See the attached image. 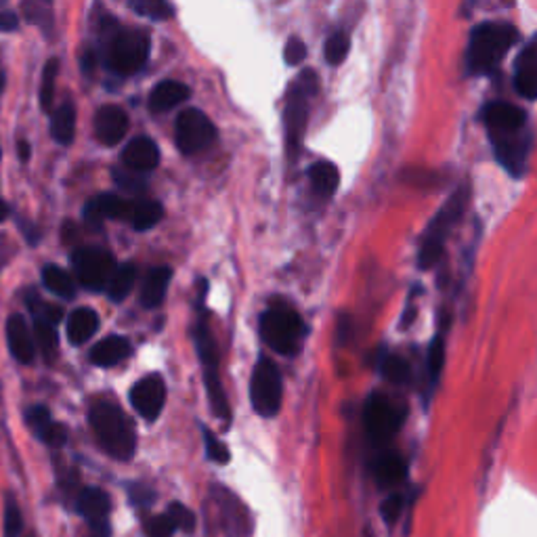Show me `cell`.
Wrapping results in <instances>:
<instances>
[{
  "mask_svg": "<svg viewBox=\"0 0 537 537\" xmlns=\"http://www.w3.org/2000/svg\"><path fill=\"white\" fill-rule=\"evenodd\" d=\"M518 40V30L502 21H487L472 30L471 44H468V70L477 76L491 74L502 64L508 51Z\"/></svg>",
  "mask_w": 537,
  "mask_h": 537,
  "instance_id": "obj_1",
  "label": "cell"
},
{
  "mask_svg": "<svg viewBox=\"0 0 537 537\" xmlns=\"http://www.w3.org/2000/svg\"><path fill=\"white\" fill-rule=\"evenodd\" d=\"M97 441L112 458L130 460L136 451V432L127 414L113 403H97L89 414Z\"/></svg>",
  "mask_w": 537,
  "mask_h": 537,
  "instance_id": "obj_2",
  "label": "cell"
},
{
  "mask_svg": "<svg viewBox=\"0 0 537 537\" xmlns=\"http://www.w3.org/2000/svg\"><path fill=\"white\" fill-rule=\"evenodd\" d=\"M150 57V38L141 30L116 27L105 40V66L118 76H133Z\"/></svg>",
  "mask_w": 537,
  "mask_h": 537,
  "instance_id": "obj_3",
  "label": "cell"
},
{
  "mask_svg": "<svg viewBox=\"0 0 537 537\" xmlns=\"http://www.w3.org/2000/svg\"><path fill=\"white\" fill-rule=\"evenodd\" d=\"M466 199H468V187L462 185L460 190L443 204V208L435 214L431 225L426 227L418 254V265L422 268H431L432 265H437L439 259H441L445 239H448L451 230L458 225L462 214H464Z\"/></svg>",
  "mask_w": 537,
  "mask_h": 537,
  "instance_id": "obj_4",
  "label": "cell"
},
{
  "mask_svg": "<svg viewBox=\"0 0 537 537\" xmlns=\"http://www.w3.org/2000/svg\"><path fill=\"white\" fill-rule=\"evenodd\" d=\"M302 319L290 307H271L261 317V336L279 355L292 357L302 345Z\"/></svg>",
  "mask_w": 537,
  "mask_h": 537,
  "instance_id": "obj_5",
  "label": "cell"
},
{
  "mask_svg": "<svg viewBox=\"0 0 537 537\" xmlns=\"http://www.w3.org/2000/svg\"><path fill=\"white\" fill-rule=\"evenodd\" d=\"M317 93V76L315 72L305 70L296 78L292 90L288 95V105L284 112V124H285V143H288L290 156H294L299 150V143L302 139L307 127L308 116V99Z\"/></svg>",
  "mask_w": 537,
  "mask_h": 537,
  "instance_id": "obj_6",
  "label": "cell"
},
{
  "mask_svg": "<svg viewBox=\"0 0 537 537\" xmlns=\"http://www.w3.org/2000/svg\"><path fill=\"white\" fill-rule=\"evenodd\" d=\"M284 386L277 365L268 357H261L254 365L253 380H250V401L259 416L271 418L282 408Z\"/></svg>",
  "mask_w": 537,
  "mask_h": 537,
  "instance_id": "obj_7",
  "label": "cell"
},
{
  "mask_svg": "<svg viewBox=\"0 0 537 537\" xmlns=\"http://www.w3.org/2000/svg\"><path fill=\"white\" fill-rule=\"evenodd\" d=\"M365 428L374 445H385L397 435L403 424V409L382 393H371L363 409Z\"/></svg>",
  "mask_w": 537,
  "mask_h": 537,
  "instance_id": "obj_8",
  "label": "cell"
},
{
  "mask_svg": "<svg viewBox=\"0 0 537 537\" xmlns=\"http://www.w3.org/2000/svg\"><path fill=\"white\" fill-rule=\"evenodd\" d=\"M175 139L176 145L183 153L191 156L206 150L216 139V128L213 120L206 116L204 112L190 107V110L181 112L175 124Z\"/></svg>",
  "mask_w": 537,
  "mask_h": 537,
  "instance_id": "obj_9",
  "label": "cell"
},
{
  "mask_svg": "<svg viewBox=\"0 0 537 537\" xmlns=\"http://www.w3.org/2000/svg\"><path fill=\"white\" fill-rule=\"evenodd\" d=\"M72 265L76 271L78 282L87 290L99 292L107 285L113 271V259L107 250L103 248H78L72 254Z\"/></svg>",
  "mask_w": 537,
  "mask_h": 537,
  "instance_id": "obj_10",
  "label": "cell"
},
{
  "mask_svg": "<svg viewBox=\"0 0 537 537\" xmlns=\"http://www.w3.org/2000/svg\"><path fill=\"white\" fill-rule=\"evenodd\" d=\"M164 401H167V386H164V380L158 374L145 376L130 391V403H133L136 414L147 422L158 418L164 408Z\"/></svg>",
  "mask_w": 537,
  "mask_h": 537,
  "instance_id": "obj_11",
  "label": "cell"
},
{
  "mask_svg": "<svg viewBox=\"0 0 537 537\" xmlns=\"http://www.w3.org/2000/svg\"><path fill=\"white\" fill-rule=\"evenodd\" d=\"M483 118L491 135L518 133V130L525 128V122H527V113H525L521 107L504 101L489 103V105L485 107Z\"/></svg>",
  "mask_w": 537,
  "mask_h": 537,
  "instance_id": "obj_12",
  "label": "cell"
},
{
  "mask_svg": "<svg viewBox=\"0 0 537 537\" xmlns=\"http://www.w3.org/2000/svg\"><path fill=\"white\" fill-rule=\"evenodd\" d=\"M128 130V116L122 107L105 105L95 116V135L103 145H118Z\"/></svg>",
  "mask_w": 537,
  "mask_h": 537,
  "instance_id": "obj_13",
  "label": "cell"
},
{
  "mask_svg": "<svg viewBox=\"0 0 537 537\" xmlns=\"http://www.w3.org/2000/svg\"><path fill=\"white\" fill-rule=\"evenodd\" d=\"M78 512L89 521L90 529L110 527V510L112 502L110 495L99 487H87L80 491L78 495Z\"/></svg>",
  "mask_w": 537,
  "mask_h": 537,
  "instance_id": "obj_14",
  "label": "cell"
},
{
  "mask_svg": "<svg viewBox=\"0 0 537 537\" xmlns=\"http://www.w3.org/2000/svg\"><path fill=\"white\" fill-rule=\"evenodd\" d=\"M128 206L130 202L122 199L116 193H99L95 196L84 208V219H87L89 225L99 227L101 221L105 219H120L127 221L128 214Z\"/></svg>",
  "mask_w": 537,
  "mask_h": 537,
  "instance_id": "obj_15",
  "label": "cell"
},
{
  "mask_svg": "<svg viewBox=\"0 0 537 537\" xmlns=\"http://www.w3.org/2000/svg\"><path fill=\"white\" fill-rule=\"evenodd\" d=\"M514 87L518 95L533 101L537 97V51L535 40H529L527 47L521 51L517 59V72H514Z\"/></svg>",
  "mask_w": 537,
  "mask_h": 537,
  "instance_id": "obj_16",
  "label": "cell"
},
{
  "mask_svg": "<svg viewBox=\"0 0 537 537\" xmlns=\"http://www.w3.org/2000/svg\"><path fill=\"white\" fill-rule=\"evenodd\" d=\"M523 130L518 133H508V135H491L494 141L495 156L504 167L510 170L512 175H521L525 167V145H523Z\"/></svg>",
  "mask_w": 537,
  "mask_h": 537,
  "instance_id": "obj_17",
  "label": "cell"
},
{
  "mask_svg": "<svg viewBox=\"0 0 537 537\" xmlns=\"http://www.w3.org/2000/svg\"><path fill=\"white\" fill-rule=\"evenodd\" d=\"M122 160L133 173H145V170H153L160 164V150L156 143L147 136H136L127 145Z\"/></svg>",
  "mask_w": 537,
  "mask_h": 537,
  "instance_id": "obj_18",
  "label": "cell"
},
{
  "mask_svg": "<svg viewBox=\"0 0 537 537\" xmlns=\"http://www.w3.org/2000/svg\"><path fill=\"white\" fill-rule=\"evenodd\" d=\"M7 340H9V348L13 353V357L19 363H32L34 355H36V345H34V339L27 330L26 319L21 315H13L7 322Z\"/></svg>",
  "mask_w": 537,
  "mask_h": 537,
  "instance_id": "obj_19",
  "label": "cell"
},
{
  "mask_svg": "<svg viewBox=\"0 0 537 537\" xmlns=\"http://www.w3.org/2000/svg\"><path fill=\"white\" fill-rule=\"evenodd\" d=\"M190 97V89L187 84L179 82V80H162L150 95V110L156 113L168 112L179 105Z\"/></svg>",
  "mask_w": 537,
  "mask_h": 537,
  "instance_id": "obj_20",
  "label": "cell"
},
{
  "mask_svg": "<svg viewBox=\"0 0 537 537\" xmlns=\"http://www.w3.org/2000/svg\"><path fill=\"white\" fill-rule=\"evenodd\" d=\"M170 279H173V268L167 265L153 267L152 271L147 273L145 282H143V288H141L143 307L153 308V307L162 305L164 296H167Z\"/></svg>",
  "mask_w": 537,
  "mask_h": 537,
  "instance_id": "obj_21",
  "label": "cell"
},
{
  "mask_svg": "<svg viewBox=\"0 0 537 537\" xmlns=\"http://www.w3.org/2000/svg\"><path fill=\"white\" fill-rule=\"evenodd\" d=\"M130 355V342L124 336H110V339L101 340L99 345L93 346L90 351V362L101 368H112L120 362H124Z\"/></svg>",
  "mask_w": 537,
  "mask_h": 537,
  "instance_id": "obj_22",
  "label": "cell"
},
{
  "mask_svg": "<svg viewBox=\"0 0 537 537\" xmlns=\"http://www.w3.org/2000/svg\"><path fill=\"white\" fill-rule=\"evenodd\" d=\"M97 328H99V315L93 308H76L67 317V339H70L72 345H84V342L90 340V336H95Z\"/></svg>",
  "mask_w": 537,
  "mask_h": 537,
  "instance_id": "obj_23",
  "label": "cell"
},
{
  "mask_svg": "<svg viewBox=\"0 0 537 537\" xmlns=\"http://www.w3.org/2000/svg\"><path fill=\"white\" fill-rule=\"evenodd\" d=\"M374 479L380 487H395L405 479V462L397 454H382L374 460Z\"/></svg>",
  "mask_w": 537,
  "mask_h": 537,
  "instance_id": "obj_24",
  "label": "cell"
},
{
  "mask_svg": "<svg viewBox=\"0 0 537 537\" xmlns=\"http://www.w3.org/2000/svg\"><path fill=\"white\" fill-rule=\"evenodd\" d=\"M308 181H311L313 191L323 198H330L334 196L336 190H339L340 173L332 162L322 160V162H315L311 168H308Z\"/></svg>",
  "mask_w": 537,
  "mask_h": 537,
  "instance_id": "obj_25",
  "label": "cell"
},
{
  "mask_svg": "<svg viewBox=\"0 0 537 537\" xmlns=\"http://www.w3.org/2000/svg\"><path fill=\"white\" fill-rule=\"evenodd\" d=\"M204 385H206V393H208V399H210V408H213L216 418H221L225 422L231 420L230 401H227L225 388H222L219 368H204Z\"/></svg>",
  "mask_w": 537,
  "mask_h": 537,
  "instance_id": "obj_26",
  "label": "cell"
},
{
  "mask_svg": "<svg viewBox=\"0 0 537 537\" xmlns=\"http://www.w3.org/2000/svg\"><path fill=\"white\" fill-rule=\"evenodd\" d=\"M164 216V208L160 202H130L127 221L136 231H147L156 227Z\"/></svg>",
  "mask_w": 537,
  "mask_h": 537,
  "instance_id": "obj_27",
  "label": "cell"
},
{
  "mask_svg": "<svg viewBox=\"0 0 537 537\" xmlns=\"http://www.w3.org/2000/svg\"><path fill=\"white\" fill-rule=\"evenodd\" d=\"M136 279V267L133 262H122V265L113 267L110 279H107V296L113 302L124 300L130 294V290H133Z\"/></svg>",
  "mask_w": 537,
  "mask_h": 537,
  "instance_id": "obj_28",
  "label": "cell"
},
{
  "mask_svg": "<svg viewBox=\"0 0 537 537\" xmlns=\"http://www.w3.org/2000/svg\"><path fill=\"white\" fill-rule=\"evenodd\" d=\"M74 133H76V110L72 103H64L59 105L51 118V135L61 145H70L74 141Z\"/></svg>",
  "mask_w": 537,
  "mask_h": 537,
  "instance_id": "obj_29",
  "label": "cell"
},
{
  "mask_svg": "<svg viewBox=\"0 0 537 537\" xmlns=\"http://www.w3.org/2000/svg\"><path fill=\"white\" fill-rule=\"evenodd\" d=\"M193 340H196L199 362L204 368H219V348H216V342L210 334L208 323L202 317L198 319L196 328H193Z\"/></svg>",
  "mask_w": 537,
  "mask_h": 537,
  "instance_id": "obj_30",
  "label": "cell"
},
{
  "mask_svg": "<svg viewBox=\"0 0 537 537\" xmlns=\"http://www.w3.org/2000/svg\"><path fill=\"white\" fill-rule=\"evenodd\" d=\"M43 282L59 299H74L76 296V284L72 276L57 265H47L43 268Z\"/></svg>",
  "mask_w": 537,
  "mask_h": 537,
  "instance_id": "obj_31",
  "label": "cell"
},
{
  "mask_svg": "<svg viewBox=\"0 0 537 537\" xmlns=\"http://www.w3.org/2000/svg\"><path fill=\"white\" fill-rule=\"evenodd\" d=\"M34 345H38L43 357L51 363L57 355V348H59V339H57L55 325H51L43 319H34Z\"/></svg>",
  "mask_w": 537,
  "mask_h": 537,
  "instance_id": "obj_32",
  "label": "cell"
},
{
  "mask_svg": "<svg viewBox=\"0 0 537 537\" xmlns=\"http://www.w3.org/2000/svg\"><path fill=\"white\" fill-rule=\"evenodd\" d=\"M380 370H382V374H385V378L388 382H393V385L401 386V385H408V382L411 380V368L403 357L386 355L385 359H382Z\"/></svg>",
  "mask_w": 537,
  "mask_h": 537,
  "instance_id": "obj_33",
  "label": "cell"
},
{
  "mask_svg": "<svg viewBox=\"0 0 537 537\" xmlns=\"http://www.w3.org/2000/svg\"><path fill=\"white\" fill-rule=\"evenodd\" d=\"M130 9L150 19H170L175 15L173 4L164 3V0H135L130 3Z\"/></svg>",
  "mask_w": 537,
  "mask_h": 537,
  "instance_id": "obj_34",
  "label": "cell"
},
{
  "mask_svg": "<svg viewBox=\"0 0 537 537\" xmlns=\"http://www.w3.org/2000/svg\"><path fill=\"white\" fill-rule=\"evenodd\" d=\"M443 362H445V340L441 334H437L431 342V348H428V378H431V388H435V385L439 382Z\"/></svg>",
  "mask_w": 537,
  "mask_h": 537,
  "instance_id": "obj_35",
  "label": "cell"
},
{
  "mask_svg": "<svg viewBox=\"0 0 537 537\" xmlns=\"http://www.w3.org/2000/svg\"><path fill=\"white\" fill-rule=\"evenodd\" d=\"M57 72H59V61L49 59L43 72V87H40V105H43L44 112H49L51 105H53Z\"/></svg>",
  "mask_w": 537,
  "mask_h": 537,
  "instance_id": "obj_36",
  "label": "cell"
},
{
  "mask_svg": "<svg viewBox=\"0 0 537 537\" xmlns=\"http://www.w3.org/2000/svg\"><path fill=\"white\" fill-rule=\"evenodd\" d=\"M348 49H351V40L345 32H336L325 43V61L330 66H339L346 59Z\"/></svg>",
  "mask_w": 537,
  "mask_h": 537,
  "instance_id": "obj_37",
  "label": "cell"
},
{
  "mask_svg": "<svg viewBox=\"0 0 537 537\" xmlns=\"http://www.w3.org/2000/svg\"><path fill=\"white\" fill-rule=\"evenodd\" d=\"M222 498H219V495H216V502H219L221 504V510L225 512V525H227V531H236V535H237V531H242L244 529V521H245V514H242V512H237V500L233 498L231 494H227V491H222Z\"/></svg>",
  "mask_w": 537,
  "mask_h": 537,
  "instance_id": "obj_38",
  "label": "cell"
},
{
  "mask_svg": "<svg viewBox=\"0 0 537 537\" xmlns=\"http://www.w3.org/2000/svg\"><path fill=\"white\" fill-rule=\"evenodd\" d=\"M204 432V445H206V455H208L210 460L216 462V464H227L231 458L230 449H227V445L221 441L219 437L214 435V432H210L208 428H202Z\"/></svg>",
  "mask_w": 537,
  "mask_h": 537,
  "instance_id": "obj_39",
  "label": "cell"
},
{
  "mask_svg": "<svg viewBox=\"0 0 537 537\" xmlns=\"http://www.w3.org/2000/svg\"><path fill=\"white\" fill-rule=\"evenodd\" d=\"M143 529H145L147 537H173L176 531L175 523L170 521V517L167 512L147 518V521L143 523Z\"/></svg>",
  "mask_w": 537,
  "mask_h": 537,
  "instance_id": "obj_40",
  "label": "cell"
},
{
  "mask_svg": "<svg viewBox=\"0 0 537 537\" xmlns=\"http://www.w3.org/2000/svg\"><path fill=\"white\" fill-rule=\"evenodd\" d=\"M21 529H24V518H21L19 506L11 495H7V500H4V533L7 537H17Z\"/></svg>",
  "mask_w": 537,
  "mask_h": 537,
  "instance_id": "obj_41",
  "label": "cell"
},
{
  "mask_svg": "<svg viewBox=\"0 0 537 537\" xmlns=\"http://www.w3.org/2000/svg\"><path fill=\"white\" fill-rule=\"evenodd\" d=\"M167 514L170 517V521L175 523L176 529L187 531V533H191V531L196 529V514H193L187 506L179 504V502H173V504L168 506Z\"/></svg>",
  "mask_w": 537,
  "mask_h": 537,
  "instance_id": "obj_42",
  "label": "cell"
},
{
  "mask_svg": "<svg viewBox=\"0 0 537 537\" xmlns=\"http://www.w3.org/2000/svg\"><path fill=\"white\" fill-rule=\"evenodd\" d=\"M113 181H116L118 185L122 187V190H127L130 193H143L147 190L145 179L139 176V173H133V170H128V168L127 170H124V168L113 170Z\"/></svg>",
  "mask_w": 537,
  "mask_h": 537,
  "instance_id": "obj_43",
  "label": "cell"
},
{
  "mask_svg": "<svg viewBox=\"0 0 537 537\" xmlns=\"http://www.w3.org/2000/svg\"><path fill=\"white\" fill-rule=\"evenodd\" d=\"M405 506V500L401 494H393L388 495V498L382 502L380 506V514H382V521L388 525H395L399 521V517H401Z\"/></svg>",
  "mask_w": 537,
  "mask_h": 537,
  "instance_id": "obj_44",
  "label": "cell"
},
{
  "mask_svg": "<svg viewBox=\"0 0 537 537\" xmlns=\"http://www.w3.org/2000/svg\"><path fill=\"white\" fill-rule=\"evenodd\" d=\"M26 420H27V424L32 426V431L36 432L38 437L43 435L44 428H47L51 424V422H53V418H51V411L47 408H44V405H36V408L27 409Z\"/></svg>",
  "mask_w": 537,
  "mask_h": 537,
  "instance_id": "obj_45",
  "label": "cell"
},
{
  "mask_svg": "<svg viewBox=\"0 0 537 537\" xmlns=\"http://www.w3.org/2000/svg\"><path fill=\"white\" fill-rule=\"evenodd\" d=\"M307 57V44L300 38L292 36L284 47V59L288 66H300Z\"/></svg>",
  "mask_w": 537,
  "mask_h": 537,
  "instance_id": "obj_46",
  "label": "cell"
},
{
  "mask_svg": "<svg viewBox=\"0 0 537 537\" xmlns=\"http://www.w3.org/2000/svg\"><path fill=\"white\" fill-rule=\"evenodd\" d=\"M44 443L51 445V448H61L67 441V431L64 424H57V422H51V424L44 428V432L40 435Z\"/></svg>",
  "mask_w": 537,
  "mask_h": 537,
  "instance_id": "obj_47",
  "label": "cell"
},
{
  "mask_svg": "<svg viewBox=\"0 0 537 537\" xmlns=\"http://www.w3.org/2000/svg\"><path fill=\"white\" fill-rule=\"evenodd\" d=\"M353 334V319L346 315V313H340L339 322H336V340H339V345H346L348 336Z\"/></svg>",
  "mask_w": 537,
  "mask_h": 537,
  "instance_id": "obj_48",
  "label": "cell"
},
{
  "mask_svg": "<svg viewBox=\"0 0 537 537\" xmlns=\"http://www.w3.org/2000/svg\"><path fill=\"white\" fill-rule=\"evenodd\" d=\"M17 26H19V19H17V15L13 13V11H9L7 7H3V4H0V30L11 32V30H17Z\"/></svg>",
  "mask_w": 537,
  "mask_h": 537,
  "instance_id": "obj_49",
  "label": "cell"
},
{
  "mask_svg": "<svg viewBox=\"0 0 537 537\" xmlns=\"http://www.w3.org/2000/svg\"><path fill=\"white\" fill-rule=\"evenodd\" d=\"M130 494H133V502H135L136 506H150L152 502H153L152 489L141 487V485H136V487L133 491H130Z\"/></svg>",
  "mask_w": 537,
  "mask_h": 537,
  "instance_id": "obj_50",
  "label": "cell"
},
{
  "mask_svg": "<svg viewBox=\"0 0 537 537\" xmlns=\"http://www.w3.org/2000/svg\"><path fill=\"white\" fill-rule=\"evenodd\" d=\"M19 158H21V162H26L27 158H30V143H26V141H19Z\"/></svg>",
  "mask_w": 537,
  "mask_h": 537,
  "instance_id": "obj_51",
  "label": "cell"
},
{
  "mask_svg": "<svg viewBox=\"0 0 537 537\" xmlns=\"http://www.w3.org/2000/svg\"><path fill=\"white\" fill-rule=\"evenodd\" d=\"M7 214H9V208H7V204L3 202V199H0V222H3L4 219H7Z\"/></svg>",
  "mask_w": 537,
  "mask_h": 537,
  "instance_id": "obj_52",
  "label": "cell"
},
{
  "mask_svg": "<svg viewBox=\"0 0 537 537\" xmlns=\"http://www.w3.org/2000/svg\"><path fill=\"white\" fill-rule=\"evenodd\" d=\"M3 89H4V74L0 70V93H3Z\"/></svg>",
  "mask_w": 537,
  "mask_h": 537,
  "instance_id": "obj_53",
  "label": "cell"
},
{
  "mask_svg": "<svg viewBox=\"0 0 537 537\" xmlns=\"http://www.w3.org/2000/svg\"><path fill=\"white\" fill-rule=\"evenodd\" d=\"M363 537H374V533H371V531H365Z\"/></svg>",
  "mask_w": 537,
  "mask_h": 537,
  "instance_id": "obj_54",
  "label": "cell"
}]
</instances>
